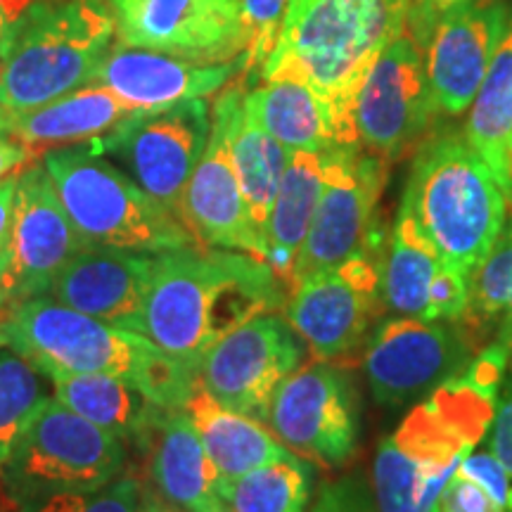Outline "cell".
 Wrapping results in <instances>:
<instances>
[{
	"mask_svg": "<svg viewBox=\"0 0 512 512\" xmlns=\"http://www.w3.org/2000/svg\"><path fill=\"white\" fill-rule=\"evenodd\" d=\"M285 304V285L259 256L216 247L171 249L152 259L138 335L197 377L221 337Z\"/></svg>",
	"mask_w": 512,
	"mask_h": 512,
	"instance_id": "1",
	"label": "cell"
},
{
	"mask_svg": "<svg viewBox=\"0 0 512 512\" xmlns=\"http://www.w3.org/2000/svg\"><path fill=\"white\" fill-rule=\"evenodd\" d=\"M505 363L479 351L465 373L415 403L373 460L377 512H432L460 463L486 439L496 415Z\"/></svg>",
	"mask_w": 512,
	"mask_h": 512,
	"instance_id": "2",
	"label": "cell"
},
{
	"mask_svg": "<svg viewBox=\"0 0 512 512\" xmlns=\"http://www.w3.org/2000/svg\"><path fill=\"white\" fill-rule=\"evenodd\" d=\"M413 0H290L259 79L309 83L328 102L339 145H358L356 95L377 57L406 29Z\"/></svg>",
	"mask_w": 512,
	"mask_h": 512,
	"instance_id": "3",
	"label": "cell"
},
{
	"mask_svg": "<svg viewBox=\"0 0 512 512\" xmlns=\"http://www.w3.org/2000/svg\"><path fill=\"white\" fill-rule=\"evenodd\" d=\"M0 342L50 380L60 375H114L166 411L183 408L197 382L147 337L50 297L27 299L5 313Z\"/></svg>",
	"mask_w": 512,
	"mask_h": 512,
	"instance_id": "4",
	"label": "cell"
},
{
	"mask_svg": "<svg viewBox=\"0 0 512 512\" xmlns=\"http://www.w3.org/2000/svg\"><path fill=\"white\" fill-rule=\"evenodd\" d=\"M399 209L418 223L441 261L465 275L482 264L510 214L489 166L453 131L427 138L415 150Z\"/></svg>",
	"mask_w": 512,
	"mask_h": 512,
	"instance_id": "5",
	"label": "cell"
},
{
	"mask_svg": "<svg viewBox=\"0 0 512 512\" xmlns=\"http://www.w3.org/2000/svg\"><path fill=\"white\" fill-rule=\"evenodd\" d=\"M114 34L105 0H41L0 50V107L24 114L93 83Z\"/></svg>",
	"mask_w": 512,
	"mask_h": 512,
	"instance_id": "6",
	"label": "cell"
},
{
	"mask_svg": "<svg viewBox=\"0 0 512 512\" xmlns=\"http://www.w3.org/2000/svg\"><path fill=\"white\" fill-rule=\"evenodd\" d=\"M43 166L69 219L91 245L145 254L204 247L174 211L114 169L91 143L55 147L43 155Z\"/></svg>",
	"mask_w": 512,
	"mask_h": 512,
	"instance_id": "7",
	"label": "cell"
},
{
	"mask_svg": "<svg viewBox=\"0 0 512 512\" xmlns=\"http://www.w3.org/2000/svg\"><path fill=\"white\" fill-rule=\"evenodd\" d=\"M124 467V439L72 413L57 399H48L12 448L0 482L12 501L27 503L53 494L102 489Z\"/></svg>",
	"mask_w": 512,
	"mask_h": 512,
	"instance_id": "8",
	"label": "cell"
},
{
	"mask_svg": "<svg viewBox=\"0 0 512 512\" xmlns=\"http://www.w3.org/2000/svg\"><path fill=\"white\" fill-rule=\"evenodd\" d=\"M387 171L389 164L361 145H335L323 152V190L309 235L294 261L290 294L306 278L342 266L370 245Z\"/></svg>",
	"mask_w": 512,
	"mask_h": 512,
	"instance_id": "9",
	"label": "cell"
},
{
	"mask_svg": "<svg viewBox=\"0 0 512 512\" xmlns=\"http://www.w3.org/2000/svg\"><path fill=\"white\" fill-rule=\"evenodd\" d=\"M266 425L294 456L332 470L344 467L361 430L354 380L339 363L299 366L273 394Z\"/></svg>",
	"mask_w": 512,
	"mask_h": 512,
	"instance_id": "10",
	"label": "cell"
},
{
	"mask_svg": "<svg viewBox=\"0 0 512 512\" xmlns=\"http://www.w3.org/2000/svg\"><path fill=\"white\" fill-rule=\"evenodd\" d=\"M472 351L475 344L456 325L396 316L368 337L363 373L377 406L401 411L465 373Z\"/></svg>",
	"mask_w": 512,
	"mask_h": 512,
	"instance_id": "11",
	"label": "cell"
},
{
	"mask_svg": "<svg viewBox=\"0 0 512 512\" xmlns=\"http://www.w3.org/2000/svg\"><path fill=\"white\" fill-rule=\"evenodd\" d=\"M368 247L342 266L306 278L287 297L285 320L313 361H351L358 349L366 347L384 304L380 256Z\"/></svg>",
	"mask_w": 512,
	"mask_h": 512,
	"instance_id": "12",
	"label": "cell"
},
{
	"mask_svg": "<svg viewBox=\"0 0 512 512\" xmlns=\"http://www.w3.org/2000/svg\"><path fill=\"white\" fill-rule=\"evenodd\" d=\"M437 117L425 46L408 29L382 50L356 95L358 145L387 164L415 150Z\"/></svg>",
	"mask_w": 512,
	"mask_h": 512,
	"instance_id": "13",
	"label": "cell"
},
{
	"mask_svg": "<svg viewBox=\"0 0 512 512\" xmlns=\"http://www.w3.org/2000/svg\"><path fill=\"white\" fill-rule=\"evenodd\" d=\"M209 133V102L195 98L159 112H136L91 145L117 157L140 188L183 221V192L202 159Z\"/></svg>",
	"mask_w": 512,
	"mask_h": 512,
	"instance_id": "14",
	"label": "cell"
},
{
	"mask_svg": "<svg viewBox=\"0 0 512 512\" xmlns=\"http://www.w3.org/2000/svg\"><path fill=\"white\" fill-rule=\"evenodd\" d=\"M302 358V339L292 325L275 313H261L207 351L197 382L221 406L266 422L273 394L302 366Z\"/></svg>",
	"mask_w": 512,
	"mask_h": 512,
	"instance_id": "15",
	"label": "cell"
},
{
	"mask_svg": "<svg viewBox=\"0 0 512 512\" xmlns=\"http://www.w3.org/2000/svg\"><path fill=\"white\" fill-rule=\"evenodd\" d=\"M83 245L43 162L17 176L8 266L0 275V318L17 304L46 297L57 271Z\"/></svg>",
	"mask_w": 512,
	"mask_h": 512,
	"instance_id": "16",
	"label": "cell"
},
{
	"mask_svg": "<svg viewBox=\"0 0 512 512\" xmlns=\"http://www.w3.org/2000/svg\"><path fill=\"white\" fill-rule=\"evenodd\" d=\"M110 8L121 46L200 64L245 55L240 0H110Z\"/></svg>",
	"mask_w": 512,
	"mask_h": 512,
	"instance_id": "17",
	"label": "cell"
},
{
	"mask_svg": "<svg viewBox=\"0 0 512 512\" xmlns=\"http://www.w3.org/2000/svg\"><path fill=\"white\" fill-rule=\"evenodd\" d=\"M238 76L214 102L207 147L183 192V221L204 247L230 249L266 261V245L249 221L230 152V107Z\"/></svg>",
	"mask_w": 512,
	"mask_h": 512,
	"instance_id": "18",
	"label": "cell"
},
{
	"mask_svg": "<svg viewBox=\"0 0 512 512\" xmlns=\"http://www.w3.org/2000/svg\"><path fill=\"white\" fill-rule=\"evenodd\" d=\"M505 0H463L437 19L425 46V67L437 114L470 110L508 24Z\"/></svg>",
	"mask_w": 512,
	"mask_h": 512,
	"instance_id": "19",
	"label": "cell"
},
{
	"mask_svg": "<svg viewBox=\"0 0 512 512\" xmlns=\"http://www.w3.org/2000/svg\"><path fill=\"white\" fill-rule=\"evenodd\" d=\"M155 254L83 245L64 264L46 297L117 328L138 332Z\"/></svg>",
	"mask_w": 512,
	"mask_h": 512,
	"instance_id": "20",
	"label": "cell"
},
{
	"mask_svg": "<svg viewBox=\"0 0 512 512\" xmlns=\"http://www.w3.org/2000/svg\"><path fill=\"white\" fill-rule=\"evenodd\" d=\"M245 72V60L223 64L188 62L155 50L112 48L93 83L119 95L133 112H159L178 102L209 98Z\"/></svg>",
	"mask_w": 512,
	"mask_h": 512,
	"instance_id": "21",
	"label": "cell"
},
{
	"mask_svg": "<svg viewBox=\"0 0 512 512\" xmlns=\"http://www.w3.org/2000/svg\"><path fill=\"white\" fill-rule=\"evenodd\" d=\"M150 463V486L185 512H219L221 477L183 408L164 411L140 441Z\"/></svg>",
	"mask_w": 512,
	"mask_h": 512,
	"instance_id": "22",
	"label": "cell"
},
{
	"mask_svg": "<svg viewBox=\"0 0 512 512\" xmlns=\"http://www.w3.org/2000/svg\"><path fill=\"white\" fill-rule=\"evenodd\" d=\"M131 107L102 83H88L38 110L24 114L5 112V131L43 157L55 147L93 143L133 117Z\"/></svg>",
	"mask_w": 512,
	"mask_h": 512,
	"instance_id": "23",
	"label": "cell"
},
{
	"mask_svg": "<svg viewBox=\"0 0 512 512\" xmlns=\"http://www.w3.org/2000/svg\"><path fill=\"white\" fill-rule=\"evenodd\" d=\"M183 411L190 415L211 463L221 477V486L256 467L292 456L261 420L221 406L200 382H195Z\"/></svg>",
	"mask_w": 512,
	"mask_h": 512,
	"instance_id": "24",
	"label": "cell"
},
{
	"mask_svg": "<svg viewBox=\"0 0 512 512\" xmlns=\"http://www.w3.org/2000/svg\"><path fill=\"white\" fill-rule=\"evenodd\" d=\"M245 112L287 152H328L339 145L328 102L304 81H259L245 93Z\"/></svg>",
	"mask_w": 512,
	"mask_h": 512,
	"instance_id": "25",
	"label": "cell"
},
{
	"mask_svg": "<svg viewBox=\"0 0 512 512\" xmlns=\"http://www.w3.org/2000/svg\"><path fill=\"white\" fill-rule=\"evenodd\" d=\"M323 190V152H290L266 226V264L290 294V275Z\"/></svg>",
	"mask_w": 512,
	"mask_h": 512,
	"instance_id": "26",
	"label": "cell"
},
{
	"mask_svg": "<svg viewBox=\"0 0 512 512\" xmlns=\"http://www.w3.org/2000/svg\"><path fill=\"white\" fill-rule=\"evenodd\" d=\"M463 136L491 169L512 211V8Z\"/></svg>",
	"mask_w": 512,
	"mask_h": 512,
	"instance_id": "27",
	"label": "cell"
},
{
	"mask_svg": "<svg viewBox=\"0 0 512 512\" xmlns=\"http://www.w3.org/2000/svg\"><path fill=\"white\" fill-rule=\"evenodd\" d=\"M245 93L247 76L240 74L230 107V152L249 221L266 245V226L290 152L245 112Z\"/></svg>",
	"mask_w": 512,
	"mask_h": 512,
	"instance_id": "28",
	"label": "cell"
},
{
	"mask_svg": "<svg viewBox=\"0 0 512 512\" xmlns=\"http://www.w3.org/2000/svg\"><path fill=\"white\" fill-rule=\"evenodd\" d=\"M50 382L62 406L124 441L140 444L166 411L114 375H60Z\"/></svg>",
	"mask_w": 512,
	"mask_h": 512,
	"instance_id": "29",
	"label": "cell"
},
{
	"mask_svg": "<svg viewBox=\"0 0 512 512\" xmlns=\"http://www.w3.org/2000/svg\"><path fill=\"white\" fill-rule=\"evenodd\" d=\"M441 256L430 238L406 211L396 214L387 252L380 256L382 302L396 316L425 318L427 292L441 268Z\"/></svg>",
	"mask_w": 512,
	"mask_h": 512,
	"instance_id": "30",
	"label": "cell"
},
{
	"mask_svg": "<svg viewBox=\"0 0 512 512\" xmlns=\"http://www.w3.org/2000/svg\"><path fill=\"white\" fill-rule=\"evenodd\" d=\"M221 498L235 512H306L311 467L292 453L223 484Z\"/></svg>",
	"mask_w": 512,
	"mask_h": 512,
	"instance_id": "31",
	"label": "cell"
},
{
	"mask_svg": "<svg viewBox=\"0 0 512 512\" xmlns=\"http://www.w3.org/2000/svg\"><path fill=\"white\" fill-rule=\"evenodd\" d=\"M512 299V221L470 275V294L460 316V330L472 344L501 323Z\"/></svg>",
	"mask_w": 512,
	"mask_h": 512,
	"instance_id": "32",
	"label": "cell"
},
{
	"mask_svg": "<svg viewBox=\"0 0 512 512\" xmlns=\"http://www.w3.org/2000/svg\"><path fill=\"white\" fill-rule=\"evenodd\" d=\"M48 399L38 370L12 349L0 347V470Z\"/></svg>",
	"mask_w": 512,
	"mask_h": 512,
	"instance_id": "33",
	"label": "cell"
},
{
	"mask_svg": "<svg viewBox=\"0 0 512 512\" xmlns=\"http://www.w3.org/2000/svg\"><path fill=\"white\" fill-rule=\"evenodd\" d=\"M140 486L138 475H121L102 489L74 491V494H53L19 503L17 512H136Z\"/></svg>",
	"mask_w": 512,
	"mask_h": 512,
	"instance_id": "34",
	"label": "cell"
},
{
	"mask_svg": "<svg viewBox=\"0 0 512 512\" xmlns=\"http://www.w3.org/2000/svg\"><path fill=\"white\" fill-rule=\"evenodd\" d=\"M242 29H245V74L247 81L259 79L283 29L290 0H240Z\"/></svg>",
	"mask_w": 512,
	"mask_h": 512,
	"instance_id": "35",
	"label": "cell"
},
{
	"mask_svg": "<svg viewBox=\"0 0 512 512\" xmlns=\"http://www.w3.org/2000/svg\"><path fill=\"white\" fill-rule=\"evenodd\" d=\"M467 294H470V275L441 264L427 292V311L422 320H444V323L456 320L458 323L467 306Z\"/></svg>",
	"mask_w": 512,
	"mask_h": 512,
	"instance_id": "36",
	"label": "cell"
},
{
	"mask_svg": "<svg viewBox=\"0 0 512 512\" xmlns=\"http://www.w3.org/2000/svg\"><path fill=\"white\" fill-rule=\"evenodd\" d=\"M311 512H377L366 477L349 475L320 486Z\"/></svg>",
	"mask_w": 512,
	"mask_h": 512,
	"instance_id": "37",
	"label": "cell"
},
{
	"mask_svg": "<svg viewBox=\"0 0 512 512\" xmlns=\"http://www.w3.org/2000/svg\"><path fill=\"white\" fill-rule=\"evenodd\" d=\"M432 512H505V508L482 484L456 470L441 489Z\"/></svg>",
	"mask_w": 512,
	"mask_h": 512,
	"instance_id": "38",
	"label": "cell"
},
{
	"mask_svg": "<svg viewBox=\"0 0 512 512\" xmlns=\"http://www.w3.org/2000/svg\"><path fill=\"white\" fill-rule=\"evenodd\" d=\"M486 446L501 460L510 477V496L505 503V512H512V384L503 387V394L496 401V415L491 430L486 434Z\"/></svg>",
	"mask_w": 512,
	"mask_h": 512,
	"instance_id": "39",
	"label": "cell"
},
{
	"mask_svg": "<svg viewBox=\"0 0 512 512\" xmlns=\"http://www.w3.org/2000/svg\"><path fill=\"white\" fill-rule=\"evenodd\" d=\"M458 3H463V0H413L411 12H408L406 19V29L411 31L420 46H427L437 19L444 15L448 8H453V5Z\"/></svg>",
	"mask_w": 512,
	"mask_h": 512,
	"instance_id": "40",
	"label": "cell"
},
{
	"mask_svg": "<svg viewBox=\"0 0 512 512\" xmlns=\"http://www.w3.org/2000/svg\"><path fill=\"white\" fill-rule=\"evenodd\" d=\"M36 159L38 157L22 143V140H17L12 133L0 128V181L22 174V171L27 169L29 164H34Z\"/></svg>",
	"mask_w": 512,
	"mask_h": 512,
	"instance_id": "41",
	"label": "cell"
},
{
	"mask_svg": "<svg viewBox=\"0 0 512 512\" xmlns=\"http://www.w3.org/2000/svg\"><path fill=\"white\" fill-rule=\"evenodd\" d=\"M17 176L3 178V181H0V275H3L5 266H8L10 228H12V204H15Z\"/></svg>",
	"mask_w": 512,
	"mask_h": 512,
	"instance_id": "42",
	"label": "cell"
},
{
	"mask_svg": "<svg viewBox=\"0 0 512 512\" xmlns=\"http://www.w3.org/2000/svg\"><path fill=\"white\" fill-rule=\"evenodd\" d=\"M41 0H0V50L5 48V43L10 41L12 34H15L22 19L29 15L31 10Z\"/></svg>",
	"mask_w": 512,
	"mask_h": 512,
	"instance_id": "43",
	"label": "cell"
},
{
	"mask_svg": "<svg viewBox=\"0 0 512 512\" xmlns=\"http://www.w3.org/2000/svg\"><path fill=\"white\" fill-rule=\"evenodd\" d=\"M136 512H185L178 508V505L169 503L166 498L157 494L152 486H140V498H138V508Z\"/></svg>",
	"mask_w": 512,
	"mask_h": 512,
	"instance_id": "44",
	"label": "cell"
},
{
	"mask_svg": "<svg viewBox=\"0 0 512 512\" xmlns=\"http://www.w3.org/2000/svg\"><path fill=\"white\" fill-rule=\"evenodd\" d=\"M496 344H501L505 349V354H508V368L512 370V299L508 304V309H505L501 323H498V332H496Z\"/></svg>",
	"mask_w": 512,
	"mask_h": 512,
	"instance_id": "45",
	"label": "cell"
},
{
	"mask_svg": "<svg viewBox=\"0 0 512 512\" xmlns=\"http://www.w3.org/2000/svg\"><path fill=\"white\" fill-rule=\"evenodd\" d=\"M17 508H19V503L12 501L8 491H5L3 482H0V512H17Z\"/></svg>",
	"mask_w": 512,
	"mask_h": 512,
	"instance_id": "46",
	"label": "cell"
},
{
	"mask_svg": "<svg viewBox=\"0 0 512 512\" xmlns=\"http://www.w3.org/2000/svg\"><path fill=\"white\" fill-rule=\"evenodd\" d=\"M219 512H235V510H230V508H228V505H223V508H221Z\"/></svg>",
	"mask_w": 512,
	"mask_h": 512,
	"instance_id": "47",
	"label": "cell"
},
{
	"mask_svg": "<svg viewBox=\"0 0 512 512\" xmlns=\"http://www.w3.org/2000/svg\"><path fill=\"white\" fill-rule=\"evenodd\" d=\"M0 344H3V342H0Z\"/></svg>",
	"mask_w": 512,
	"mask_h": 512,
	"instance_id": "48",
	"label": "cell"
}]
</instances>
